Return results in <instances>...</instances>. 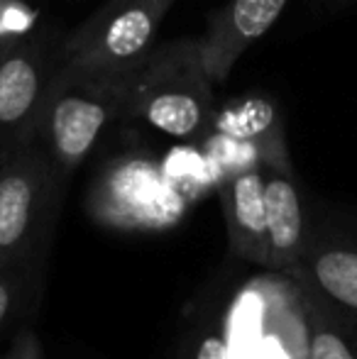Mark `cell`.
Returning <instances> with one entry per match:
<instances>
[{
	"label": "cell",
	"instance_id": "52a82bcc",
	"mask_svg": "<svg viewBox=\"0 0 357 359\" xmlns=\"http://www.w3.org/2000/svg\"><path fill=\"white\" fill-rule=\"evenodd\" d=\"M294 274L357 332V240L316 235L306 227V247Z\"/></svg>",
	"mask_w": 357,
	"mask_h": 359
},
{
	"label": "cell",
	"instance_id": "4fadbf2b",
	"mask_svg": "<svg viewBox=\"0 0 357 359\" xmlns=\"http://www.w3.org/2000/svg\"><path fill=\"white\" fill-rule=\"evenodd\" d=\"M32 262H22V264H10L0 269V327L10 320L15 311H18L20 301H22V291L27 284V266Z\"/></svg>",
	"mask_w": 357,
	"mask_h": 359
},
{
	"label": "cell",
	"instance_id": "5b68a950",
	"mask_svg": "<svg viewBox=\"0 0 357 359\" xmlns=\"http://www.w3.org/2000/svg\"><path fill=\"white\" fill-rule=\"evenodd\" d=\"M88 208L95 220L118 230H159L172 225L181 213L159 166L142 154L110 161L90 189Z\"/></svg>",
	"mask_w": 357,
	"mask_h": 359
},
{
	"label": "cell",
	"instance_id": "ba28073f",
	"mask_svg": "<svg viewBox=\"0 0 357 359\" xmlns=\"http://www.w3.org/2000/svg\"><path fill=\"white\" fill-rule=\"evenodd\" d=\"M289 0H230L198 37L201 57L213 83H225L238 59L267 34Z\"/></svg>",
	"mask_w": 357,
	"mask_h": 359
},
{
	"label": "cell",
	"instance_id": "6da1fadb",
	"mask_svg": "<svg viewBox=\"0 0 357 359\" xmlns=\"http://www.w3.org/2000/svg\"><path fill=\"white\" fill-rule=\"evenodd\" d=\"M213 81L198 39L154 44L130 74L125 113L177 140H196L213 125Z\"/></svg>",
	"mask_w": 357,
	"mask_h": 359
},
{
	"label": "cell",
	"instance_id": "e0dca14e",
	"mask_svg": "<svg viewBox=\"0 0 357 359\" xmlns=\"http://www.w3.org/2000/svg\"><path fill=\"white\" fill-rule=\"evenodd\" d=\"M10 44H13V42H10V39H0V59H3V54L10 49Z\"/></svg>",
	"mask_w": 357,
	"mask_h": 359
},
{
	"label": "cell",
	"instance_id": "8992f818",
	"mask_svg": "<svg viewBox=\"0 0 357 359\" xmlns=\"http://www.w3.org/2000/svg\"><path fill=\"white\" fill-rule=\"evenodd\" d=\"M57 67L47 44L13 42L0 59V159L39 142L44 103Z\"/></svg>",
	"mask_w": 357,
	"mask_h": 359
},
{
	"label": "cell",
	"instance_id": "3957f363",
	"mask_svg": "<svg viewBox=\"0 0 357 359\" xmlns=\"http://www.w3.org/2000/svg\"><path fill=\"white\" fill-rule=\"evenodd\" d=\"M59 184L39 142L0 159V269L32 262L54 213Z\"/></svg>",
	"mask_w": 357,
	"mask_h": 359
},
{
	"label": "cell",
	"instance_id": "2e32d148",
	"mask_svg": "<svg viewBox=\"0 0 357 359\" xmlns=\"http://www.w3.org/2000/svg\"><path fill=\"white\" fill-rule=\"evenodd\" d=\"M13 3H15V0H0V20H3V15L8 13V8H10Z\"/></svg>",
	"mask_w": 357,
	"mask_h": 359
},
{
	"label": "cell",
	"instance_id": "30bf717a",
	"mask_svg": "<svg viewBox=\"0 0 357 359\" xmlns=\"http://www.w3.org/2000/svg\"><path fill=\"white\" fill-rule=\"evenodd\" d=\"M213 125L225 140L250 149L264 169L291 174L284 128L276 108L264 98H245L213 115Z\"/></svg>",
	"mask_w": 357,
	"mask_h": 359
},
{
	"label": "cell",
	"instance_id": "277c9868",
	"mask_svg": "<svg viewBox=\"0 0 357 359\" xmlns=\"http://www.w3.org/2000/svg\"><path fill=\"white\" fill-rule=\"evenodd\" d=\"M177 0H105L67 39L62 62L95 72H135L157 44Z\"/></svg>",
	"mask_w": 357,
	"mask_h": 359
},
{
	"label": "cell",
	"instance_id": "8fae6325",
	"mask_svg": "<svg viewBox=\"0 0 357 359\" xmlns=\"http://www.w3.org/2000/svg\"><path fill=\"white\" fill-rule=\"evenodd\" d=\"M264 205H267V242L271 271H294L306 247V217L294 174L264 169Z\"/></svg>",
	"mask_w": 357,
	"mask_h": 359
},
{
	"label": "cell",
	"instance_id": "7c38bea8",
	"mask_svg": "<svg viewBox=\"0 0 357 359\" xmlns=\"http://www.w3.org/2000/svg\"><path fill=\"white\" fill-rule=\"evenodd\" d=\"M299 293L306 325V359H357V332L353 327L333 316L309 288L301 286Z\"/></svg>",
	"mask_w": 357,
	"mask_h": 359
},
{
	"label": "cell",
	"instance_id": "9a60e30c",
	"mask_svg": "<svg viewBox=\"0 0 357 359\" xmlns=\"http://www.w3.org/2000/svg\"><path fill=\"white\" fill-rule=\"evenodd\" d=\"M0 359H44V347L32 327H20Z\"/></svg>",
	"mask_w": 357,
	"mask_h": 359
},
{
	"label": "cell",
	"instance_id": "9c48e42d",
	"mask_svg": "<svg viewBox=\"0 0 357 359\" xmlns=\"http://www.w3.org/2000/svg\"><path fill=\"white\" fill-rule=\"evenodd\" d=\"M230 252L240 259L267 269V205H264V166H248L225 179L220 189Z\"/></svg>",
	"mask_w": 357,
	"mask_h": 359
},
{
	"label": "cell",
	"instance_id": "5bb4252c",
	"mask_svg": "<svg viewBox=\"0 0 357 359\" xmlns=\"http://www.w3.org/2000/svg\"><path fill=\"white\" fill-rule=\"evenodd\" d=\"M186 359H235L233 342H230L225 327L218 325V330L198 335V340L191 345V352Z\"/></svg>",
	"mask_w": 357,
	"mask_h": 359
},
{
	"label": "cell",
	"instance_id": "7a4b0ae2",
	"mask_svg": "<svg viewBox=\"0 0 357 359\" xmlns=\"http://www.w3.org/2000/svg\"><path fill=\"white\" fill-rule=\"evenodd\" d=\"M130 74L59 62L39 128V144L47 149L59 179L72 174L90 154L110 120L125 113Z\"/></svg>",
	"mask_w": 357,
	"mask_h": 359
}]
</instances>
